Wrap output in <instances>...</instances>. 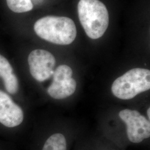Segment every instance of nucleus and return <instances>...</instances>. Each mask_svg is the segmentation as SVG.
<instances>
[{
	"label": "nucleus",
	"mask_w": 150,
	"mask_h": 150,
	"mask_svg": "<svg viewBox=\"0 0 150 150\" xmlns=\"http://www.w3.org/2000/svg\"><path fill=\"white\" fill-rule=\"evenodd\" d=\"M147 116L149 117V119L150 120V108H149L147 111Z\"/></svg>",
	"instance_id": "12"
},
{
	"label": "nucleus",
	"mask_w": 150,
	"mask_h": 150,
	"mask_svg": "<svg viewBox=\"0 0 150 150\" xmlns=\"http://www.w3.org/2000/svg\"><path fill=\"white\" fill-rule=\"evenodd\" d=\"M8 61L0 54V77L4 80L6 90L11 94H15L18 89V79Z\"/></svg>",
	"instance_id": "7"
},
{
	"label": "nucleus",
	"mask_w": 150,
	"mask_h": 150,
	"mask_svg": "<svg viewBox=\"0 0 150 150\" xmlns=\"http://www.w3.org/2000/svg\"><path fill=\"white\" fill-rule=\"evenodd\" d=\"M73 74L72 70L70 66L62 64L54 71L53 74V82H60L69 80L72 78Z\"/></svg>",
	"instance_id": "11"
},
{
	"label": "nucleus",
	"mask_w": 150,
	"mask_h": 150,
	"mask_svg": "<svg viewBox=\"0 0 150 150\" xmlns=\"http://www.w3.org/2000/svg\"><path fill=\"white\" fill-rule=\"evenodd\" d=\"M23 120V112L18 105L4 92L0 91V123L7 127H15Z\"/></svg>",
	"instance_id": "6"
},
{
	"label": "nucleus",
	"mask_w": 150,
	"mask_h": 150,
	"mask_svg": "<svg viewBox=\"0 0 150 150\" xmlns=\"http://www.w3.org/2000/svg\"><path fill=\"white\" fill-rule=\"evenodd\" d=\"M7 5L11 11L16 13H24L32 10V0H6Z\"/></svg>",
	"instance_id": "10"
},
{
	"label": "nucleus",
	"mask_w": 150,
	"mask_h": 150,
	"mask_svg": "<svg viewBox=\"0 0 150 150\" xmlns=\"http://www.w3.org/2000/svg\"><path fill=\"white\" fill-rule=\"evenodd\" d=\"M119 116L126 125L127 137L131 142L138 144L150 137V121L139 112L125 109L120 112Z\"/></svg>",
	"instance_id": "4"
},
{
	"label": "nucleus",
	"mask_w": 150,
	"mask_h": 150,
	"mask_svg": "<svg viewBox=\"0 0 150 150\" xmlns=\"http://www.w3.org/2000/svg\"><path fill=\"white\" fill-rule=\"evenodd\" d=\"M30 74L38 82L48 80L54 74L56 59L54 55L46 50L37 49L28 57Z\"/></svg>",
	"instance_id": "5"
},
{
	"label": "nucleus",
	"mask_w": 150,
	"mask_h": 150,
	"mask_svg": "<svg viewBox=\"0 0 150 150\" xmlns=\"http://www.w3.org/2000/svg\"><path fill=\"white\" fill-rule=\"evenodd\" d=\"M77 10L81 24L86 35L93 40L102 37L109 23L106 6L99 0H80Z\"/></svg>",
	"instance_id": "2"
},
{
	"label": "nucleus",
	"mask_w": 150,
	"mask_h": 150,
	"mask_svg": "<svg viewBox=\"0 0 150 150\" xmlns=\"http://www.w3.org/2000/svg\"><path fill=\"white\" fill-rule=\"evenodd\" d=\"M42 150H67V141L61 134H54L47 139Z\"/></svg>",
	"instance_id": "9"
},
{
	"label": "nucleus",
	"mask_w": 150,
	"mask_h": 150,
	"mask_svg": "<svg viewBox=\"0 0 150 150\" xmlns=\"http://www.w3.org/2000/svg\"><path fill=\"white\" fill-rule=\"evenodd\" d=\"M150 88V71L142 68L129 70L113 82L111 91L121 100H130Z\"/></svg>",
	"instance_id": "3"
},
{
	"label": "nucleus",
	"mask_w": 150,
	"mask_h": 150,
	"mask_svg": "<svg viewBox=\"0 0 150 150\" xmlns=\"http://www.w3.org/2000/svg\"><path fill=\"white\" fill-rule=\"evenodd\" d=\"M76 86V82L72 78L60 82L52 81L47 88V92L54 99H64L74 94Z\"/></svg>",
	"instance_id": "8"
},
{
	"label": "nucleus",
	"mask_w": 150,
	"mask_h": 150,
	"mask_svg": "<svg viewBox=\"0 0 150 150\" xmlns=\"http://www.w3.org/2000/svg\"><path fill=\"white\" fill-rule=\"evenodd\" d=\"M34 30L40 38L60 45L72 43L77 35L75 22L67 17H43L35 22Z\"/></svg>",
	"instance_id": "1"
}]
</instances>
